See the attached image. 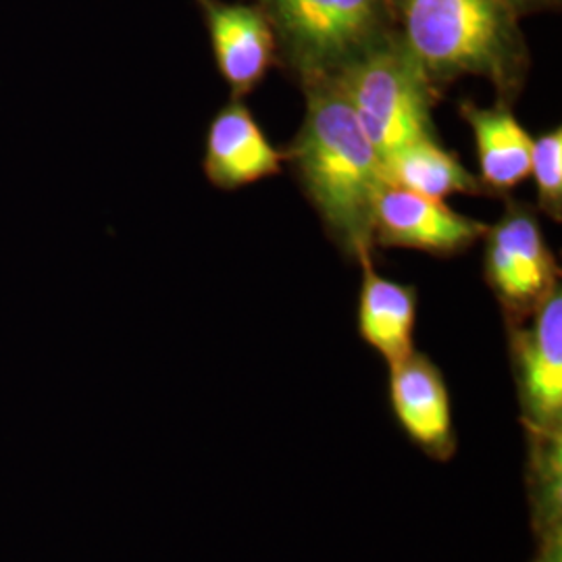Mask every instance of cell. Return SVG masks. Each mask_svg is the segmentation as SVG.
I'll list each match as a JSON object with an SVG mask.
<instances>
[{
	"instance_id": "cell-10",
	"label": "cell",
	"mask_w": 562,
	"mask_h": 562,
	"mask_svg": "<svg viewBox=\"0 0 562 562\" xmlns=\"http://www.w3.org/2000/svg\"><path fill=\"white\" fill-rule=\"evenodd\" d=\"M285 155L267 140L246 104L232 101L213 117L206 132L202 169L220 190H238L281 171Z\"/></svg>"
},
{
	"instance_id": "cell-9",
	"label": "cell",
	"mask_w": 562,
	"mask_h": 562,
	"mask_svg": "<svg viewBox=\"0 0 562 562\" xmlns=\"http://www.w3.org/2000/svg\"><path fill=\"white\" fill-rule=\"evenodd\" d=\"M390 401L411 440L436 461L457 452L452 406L442 371L422 352L390 367Z\"/></svg>"
},
{
	"instance_id": "cell-12",
	"label": "cell",
	"mask_w": 562,
	"mask_h": 562,
	"mask_svg": "<svg viewBox=\"0 0 562 562\" xmlns=\"http://www.w3.org/2000/svg\"><path fill=\"white\" fill-rule=\"evenodd\" d=\"M359 331L362 340L382 355L392 367L415 352L413 334L419 296L413 285L382 278L373 259L362 261Z\"/></svg>"
},
{
	"instance_id": "cell-1",
	"label": "cell",
	"mask_w": 562,
	"mask_h": 562,
	"mask_svg": "<svg viewBox=\"0 0 562 562\" xmlns=\"http://www.w3.org/2000/svg\"><path fill=\"white\" fill-rule=\"evenodd\" d=\"M306 113L283 153L302 192L344 257L373 259V211L383 186L382 159L364 136L334 78L302 86Z\"/></svg>"
},
{
	"instance_id": "cell-14",
	"label": "cell",
	"mask_w": 562,
	"mask_h": 562,
	"mask_svg": "<svg viewBox=\"0 0 562 562\" xmlns=\"http://www.w3.org/2000/svg\"><path fill=\"white\" fill-rule=\"evenodd\" d=\"M529 178L538 188V209L552 222H562V130H550L533 140Z\"/></svg>"
},
{
	"instance_id": "cell-5",
	"label": "cell",
	"mask_w": 562,
	"mask_h": 562,
	"mask_svg": "<svg viewBox=\"0 0 562 562\" xmlns=\"http://www.w3.org/2000/svg\"><path fill=\"white\" fill-rule=\"evenodd\" d=\"M485 281L510 325H521L561 283L557 259L546 241L538 213L527 202L508 201L503 217L487 225Z\"/></svg>"
},
{
	"instance_id": "cell-11",
	"label": "cell",
	"mask_w": 562,
	"mask_h": 562,
	"mask_svg": "<svg viewBox=\"0 0 562 562\" xmlns=\"http://www.w3.org/2000/svg\"><path fill=\"white\" fill-rule=\"evenodd\" d=\"M461 115L473 130L480 181L487 194H508L529 178L533 138L513 115L508 102L480 106L462 101Z\"/></svg>"
},
{
	"instance_id": "cell-16",
	"label": "cell",
	"mask_w": 562,
	"mask_h": 562,
	"mask_svg": "<svg viewBox=\"0 0 562 562\" xmlns=\"http://www.w3.org/2000/svg\"><path fill=\"white\" fill-rule=\"evenodd\" d=\"M540 562H561V531H557V536H550Z\"/></svg>"
},
{
	"instance_id": "cell-4",
	"label": "cell",
	"mask_w": 562,
	"mask_h": 562,
	"mask_svg": "<svg viewBox=\"0 0 562 562\" xmlns=\"http://www.w3.org/2000/svg\"><path fill=\"white\" fill-rule=\"evenodd\" d=\"M382 165L413 142L438 138L431 109L438 88L402 46L396 32L334 78Z\"/></svg>"
},
{
	"instance_id": "cell-3",
	"label": "cell",
	"mask_w": 562,
	"mask_h": 562,
	"mask_svg": "<svg viewBox=\"0 0 562 562\" xmlns=\"http://www.w3.org/2000/svg\"><path fill=\"white\" fill-rule=\"evenodd\" d=\"M278 42V63L301 86L336 78L392 32L387 0H255Z\"/></svg>"
},
{
	"instance_id": "cell-7",
	"label": "cell",
	"mask_w": 562,
	"mask_h": 562,
	"mask_svg": "<svg viewBox=\"0 0 562 562\" xmlns=\"http://www.w3.org/2000/svg\"><path fill=\"white\" fill-rule=\"evenodd\" d=\"M487 225L452 211L443 201L383 181L373 211V241L387 248L452 257L483 238Z\"/></svg>"
},
{
	"instance_id": "cell-6",
	"label": "cell",
	"mask_w": 562,
	"mask_h": 562,
	"mask_svg": "<svg viewBox=\"0 0 562 562\" xmlns=\"http://www.w3.org/2000/svg\"><path fill=\"white\" fill-rule=\"evenodd\" d=\"M527 327L510 325L522 413L538 434H561L562 294L561 283L531 313Z\"/></svg>"
},
{
	"instance_id": "cell-8",
	"label": "cell",
	"mask_w": 562,
	"mask_h": 562,
	"mask_svg": "<svg viewBox=\"0 0 562 562\" xmlns=\"http://www.w3.org/2000/svg\"><path fill=\"white\" fill-rule=\"evenodd\" d=\"M202 13L217 69L232 90V101L250 94L278 65L276 34L252 2L194 0Z\"/></svg>"
},
{
	"instance_id": "cell-13",
	"label": "cell",
	"mask_w": 562,
	"mask_h": 562,
	"mask_svg": "<svg viewBox=\"0 0 562 562\" xmlns=\"http://www.w3.org/2000/svg\"><path fill=\"white\" fill-rule=\"evenodd\" d=\"M383 180L427 199L443 201L452 194H485L482 181L475 178L457 153L443 148L438 138L413 142L387 157L382 165Z\"/></svg>"
},
{
	"instance_id": "cell-2",
	"label": "cell",
	"mask_w": 562,
	"mask_h": 562,
	"mask_svg": "<svg viewBox=\"0 0 562 562\" xmlns=\"http://www.w3.org/2000/svg\"><path fill=\"white\" fill-rule=\"evenodd\" d=\"M394 32L438 90L475 76L498 101L519 97L529 71L521 18L503 0H387Z\"/></svg>"
},
{
	"instance_id": "cell-15",
	"label": "cell",
	"mask_w": 562,
	"mask_h": 562,
	"mask_svg": "<svg viewBox=\"0 0 562 562\" xmlns=\"http://www.w3.org/2000/svg\"><path fill=\"white\" fill-rule=\"evenodd\" d=\"M508 9H513L519 18L531 15V13H542V11H552L559 9L561 0H503Z\"/></svg>"
}]
</instances>
